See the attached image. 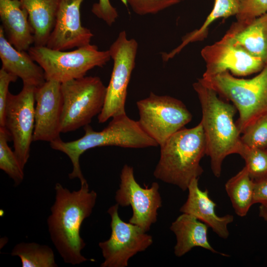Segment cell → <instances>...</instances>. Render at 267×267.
<instances>
[{"label": "cell", "instance_id": "obj_1", "mask_svg": "<svg viewBox=\"0 0 267 267\" xmlns=\"http://www.w3.org/2000/svg\"><path fill=\"white\" fill-rule=\"evenodd\" d=\"M55 201L47 221L51 240L64 262L73 265L88 260L82 254L86 243L80 235L83 221L92 213L97 193L88 182L70 191L56 183Z\"/></svg>", "mask_w": 267, "mask_h": 267}, {"label": "cell", "instance_id": "obj_2", "mask_svg": "<svg viewBox=\"0 0 267 267\" xmlns=\"http://www.w3.org/2000/svg\"><path fill=\"white\" fill-rule=\"evenodd\" d=\"M202 109L201 123L206 143V155L211 160L214 176L220 177L224 159L238 154L242 142L241 134L234 123V105L225 102L213 89L198 79L193 84Z\"/></svg>", "mask_w": 267, "mask_h": 267}, {"label": "cell", "instance_id": "obj_3", "mask_svg": "<svg viewBox=\"0 0 267 267\" xmlns=\"http://www.w3.org/2000/svg\"><path fill=\"white\" fill-rule=\"evenodd\" d=\"M160 146V155L153 175L183 191L203 172L200 161L206 155L203 127L200 122L192 128H182Z\"/></svg>", "mask_w": 267, "mask_h": 267}, {"label": "cell", "instance_id": "obj_4", "mask_svg": "<svg viewBox=\"0 0 267 267\" xmlns=\"http://www.w3.org/2000/svg\"><path fill=\"white\" fill-rule=\"evenodd\" d=\"M84 131L85 134L77 140L65 142L60 138L50 142L53 149L64 153L69 158L73 169L69 178H79L81 184L87 181L82 174L79 159L88 149L106 146L141 148L159 145L142 129L138 121L126 114L113 117L101 131H94L89 125L84 127Z\"/></svg>", "mask_w": 267, "mask_h": 267}, {"label": "cell", "instance_id": "obj_5", "mask_svg": "<svg viewBox=\"0 0 267 267\" xmlns=\"http://www.w3.org/2000/svg\"><path fill=\"white\" fill-rule=\"evenodd\" d=\"M198 80L233 103L239 112L236 124L240 134L267 114V63L251 79L237 78L225 71L211 76H202Z\"/></svg>", "mask_w": 267, "mask_h": 267}, {"label": "cell", "instance_id": "obj_6", "mask_svg": "<svg viewBox=\"0 0 267 267\" xmlns=\"http://www.w3.org/2000/svg\"><path fill=\"white\" fill-rule=\"evenodd\" d=\"M28 52L43 69L46 81L61 84L84 77L89 70L103 67L111 59L109 50H99L90 44L71 51L33 45Z\"/></svg>", "mask_w": 267, "mask_h": 267}, {"label": "cell", "instance_id": "obj_7", "mask_svg": "<svg viewBox=\"0 0 267 267\" xmlns=\"http://www.w3.org/2000/svg\"><path fill=\"white\" fill-rule=\"evenodd\" d=\"M62 109L61 132L67 133L85 127L101 111L106 87L97 76H84L61 84Z\"/></svg>", "mask_w": 267, "mask_h": 267}, {"label": "cell", "instance_id": "obj_8", "mask_svg": "<svg viewBox=\"0 0 267 267\" xmlns=\"http://www.w3.org/2000/svg\"><path fill=\"white\" fill-rule=\"evenodd\" d=\"M137 42L128 39L125 31L118 34L109 48L113 66L107 87L104 104L98 115V122L103 123L109 118L126 114L127 89L134 68L138 49Z\"/></svg>", "mask_w": 267, "mask_h": 267}, {"label": "cell", "instance_id": "obj_9", "mask_svg": "<svg viewBox=\"0 0 267 267\" xmlns=\"http://www.w3.org/2000/svg\"><path fill=\"white\" fill-rule=\"evenodd\" d=\"M136 106L140 127L159 146L192 118L181 101L168 95L150 92L148 97L137 101Z\"/></svg>", "mask_w": 267, "mask_h": 267}, {"label": "cell", "instance_id": "obj_10", "mask_svg": "<svg viewBox=\"0 0 267 267\" xmlns=\"http://www.w3.org/2000/svg\"><path fill=\"white\" fill-rule=\"evenodd\" d=\"M119 206L116 203L107 211L111 219V233L108 240L99 243L104 258L101 267H126L132 257L153 243L152 237L141 227L120 218Z\"/></svg>", "mask_w": 267, "mask_h": 267}, {"label": "cell", "instance_id": "obj_11", "mask_svg": "<svg viewBox=\"0 0 267 267\" xmlns=\"http://www.w3.org/2000/svg\"><path fill=\"white\" fill-rule=\"evenodd\" d=\"M37 87L23 84L18 94L8 93L4 112V128L13 142L14 152L23 168L30 157L35 128Z\"/></svg>", "mask_w": 267, "mask_h": 267}, {"label": "cell", "instance_id": "obj_12", "mask_svg": "<svg viewBox=\"0 0 267 267\" xmlns=\"http://www.w3.org/2000/svg\"><path fill=\"white\" fill-rule=\"evenodd\" d=\"M156 182L142 187L136 181L133 168L125 165L120 174L119 188L116 192L117 204L122 207L131 206L133 215L129 222L149 230L157 220L158 210L162 206V198Z\"/></svg>", "mask_w": 267, "mask_h": 267}, {"label": "cell", "instance_id": "obj_13", "mask_svg": "<svg viewBox=\"0 0 267 267\" xmlns=\"http://www.w3.org/2000/svg\"><path fill=\"white\" fill-rule=\"evenodd\" d=\"M201 55L206 64L203 77L225 71L246 76L260 72L266 63L246 51L225 35L220 41L202 48Z\"/></svg>", "mask_w": 267, "mask_h": 267}, {"label": "cell", "instance_id": "obj_14", "mask_svg": "<svg viewBox=\"0 0 267 267\" xmlns=\"http://www.w3.org/2000/svg\"><path fill=\"white\" fill-rule=\"evenodd\" d=\"M33 141L52 142L60 139L62 96L61 83L47 80L35 92Z\"/></svg>", "mask_w": 267, "mask_h": 267}, {"label": "cell", "instance_id": "obj_15", "mask_svg": "<svg viewBox=\"0 0 267 267\" xmlns=\"http://www.w3.org/2000/svg\"><path fill=\"white\" fill-rule=\"evenodd\" d=\"M84 0H60L54 28L46 46L67 50L90 44L93 34L81 23L80 8Z\"/></svg>", "mask_w": 267, "mask_h": 267}, {"label": "cell", "instance_id": "obj_16", "mask_svg": "<svg viewBox=\"0 0 267 267\" xmlns=\"http://www.w3.org/2000/svg\"><path fill=\"white\" fill-rule=\"evenodd\" d=\"M186 201L180 208V212L191 215L207 224L220 237L228 238L229 233L227 225L232 222L231 215L218 216L215 212L216 203L210 198L207 189L202 190L198 185V178L189 183Z\"/></svg>", "mask_w": 267, "mask_h": 267}, {"label": "cell", "instance_id": "obj_17", "mask_svg": "<svg viewBox=\"0 0 267 267\" xmlns=\"http://www.w3.org/2000/svg\"><path fill=\"white\" fill-rule=\"evenodd\" d=\"M0 19L8 42L19 51H28L34 44L33 31L27 11L18 0H0Z\"/></svg>", "mask_w": 267, "mask_h": 267}, {"label": "cell", "instance_id": "obj_18", "mask_svg": "<svg viewBox=\"0 0 267 267\" xmlns=\"http://www.w3.org/2000/svg\"><path fill=\"white\" fill-rule=\"evenodd\" d=\"M0 59L1 68L20 78L23 84L38 88L46 81L42 68L26 51H19L7 41L0 26Z\"/></svg>", "mask_w": 267, "mask_h": 267}, {"label": "cell", "instance_id": "obj_19", "mask_svg": "<svg viewBox=\"0 0 267 267\" xmlns=\"http://www.w3.org/2000/svg\"><path fill=\"white\" fill-rule=\"evenodd\" d=\"M225 35L249 53L267 63V12L252 19L236 20Z\"/></svg>", "mask_w": 267, "mask_h": 267}, {"label": "cell", "instance_id": "obj_20", "mask_svg": "<svg viewBox=\"0 0 267 267\" xmlns=\"http://www.w3.org/2000/svg\"><path fill=\"white\" fill-rule=\"evenodd\" d=\"M208 226L194 216L182 213L172 223L170 229L176 235V244L174 254L180 257L195 247H199L213 253L226 256L216 251L208 239Z\"/></svg>", "mask_w": 267, "mask_h": 267}, {"label": "cell", "instance_id": "obj_21", "mask_svg": "<svg viewBox=\"0 0 267 267\" xmlns=\"http://www.w3.org/2000/svg\"><path fill=\"white\" fill-rule=\"evenodd\" d=\"M28 12L34 45L46 46L54 28L60 0H18Z\"/></svg>", "mask_w": 267, "mask_h": 267}, {"label": "cell", "instance_id": "obj_22", "mask_svg": "<svg viewBox=\"0 0 267 267\" xmlns=\"http://www.w3.org/2000/svg\"><path fill=\"white\" fill-rule=\"evenodd\" d=\"M254 184L245 166L225 184L232 207L239 217L245 216L254 204Z\"/></svg>", "mask_w": 267, "mask_h": 267}, {"label": "cell", "instance_id": "obj_23", "mask_svg": "<svg viewBox=\"0 0 267 267\" xmlns=\"http://www.w3.org/2000/svg\"><path fill=\"white\" fill-rule=\"evenodd\" d=\"M239 9V0H215L213 7L206 19L197 29L184 36L178 46L181 50L188 44L203 41L207 38L210 26L216 20L236 15Z\"/></svg>", "mask_w": 267, "mask_h": 267}, {"label": "cell", "instance_id": "obj_24", "mask_svg": "<svg viewBox=\"0 0 267 267\" xmlns=\"http://www.w3.org/2000/svg\"><path fill=\"white\" fill-rule=\"evenodd\" d=\"M11 255L20 258L22 267H57L52 249L46 245L21 242L13 248Z\"/></svg>", "mask_w": 267, "mask_h": 267}, {"label": "cell", "instance_id": "obj_25", "mask_svg": "<svg viewBox=\"0 0 267 267\" xmlns=\"http://www.w3.org/2000/svg\"><path fill=\"white\" fill-rule=\"evenodd\" d=\"M10 138L6 129L0 127V169L12 179L15 186H18L24 179V168L8 145Z\"/></svg>", "mask_w": 267, "mask_h": 267}, {"label": "cell", "instance_id": "obj_26", "mask_svg": "<svg viewBox=\"0 0 267 267\" xmlns=\"http://www.w3.org/2000/svg\"><path fill=\"white\" fill-rule=\"evenodd\" d=\"M238 154L245 161V167L254 181L267 177V148L250 147L242 143Z\"/></svg>", "mask_w": 267, "mask_h": 267}, {"label": "cell", "instance_id": "obj_27", "mask_svg": "<svg viewBox=\"0 0 267 267\" xmlns=\"http://www.w3.org/2000/svg\"><path fill=\"white\" fill-rule=\"evenodd\" d=\"M242 134V144L250 147L267 148V114L248 126Z\"/></svg>", "mask_w": 267, "mask_h": 267}, {"label": "cell", "instance_id": "obj_28", "mask_svg": "<svg viewBox=\"0 0 267 267\" xmlns=\"http://www.w3.org/2000/svg\"><path fill=\"white\" fill-rule=\"evenodd\" d=\"M139 15L155 14L182 1V0H125Z\"/></svg>", "mask_w": 267, "mask_h": 267}, {"label": "cell", "instance_id": "obj_29", "mask_svg": "<svg viewBox=\"0 0 267 267\" xmlns=\"http://www.w3.org/2000/svg\"><path fill=\"white\" fill-rule=\"evenodd\" d=\"M267 12V0H239L236 20H250Z\"/></svg>", "mask_w": 267, "mask_h": 267}, {"label": "cell", "instance_id": "obj_30", "mask_svg": "<svg viewBox=\"0 0 267 267\" xmlns=\"http://www.w3.org/2000/svg\"><path fill=\"white\" fill-rule=\"evenodd\" d=\"M91 11L109 26L116 22L119 16L116 8L111 4L110 0H98L92 5Z\"/></svg>", "mask_w": 267, "mask_h": 267}, {"label": "cell", "instance_id": "obj_31", "mask_svg": "<svg viewBox=\"0 0 267 267\" xmlns=\"http://www.w3.org/2000/svg\"><path fill=\"white\" fill-rule=\"evenodd\" d=\"M17 77L8 73L3 69H0V127H4V112L10 84L15 82Z\"/></svg>", "mask_w": 267, "mask_h": 267}, {"label": "cell", "instance_id": "obj_32", "mask_svg": "<svg viewBox=\"0 0 267 267\" xmlns=\"http://www.w3.org/2000/svg\"><path fill=\"white\" fill-rule=\"evenodd\" d=\"M254 204L267 203V177L254 180Z\"/></svg>", "mask_w": 267, "mask_h": 267}, {"label": "cell", "instance_id": "obj_33", "mask_svg": "<svg viewBox=\"0 0 267 267\" xmlns=\"http://www.w3.org/2000/svg\"><path fill=\"white\" fill-rule=\"evenodd\" d=\"M259 216L267 222V203L261 204L260 206Z\"/></svg>", "mask_w": 267, "mask_h": 267}, {"label": "cell", "instance_id": "obj_34", "mask_svg": "<svg viewBox=\"0 0 267 267\" xmlns=\"http://www.w3.org/2000/svg\"></svg>", "mask_w": 267, "mask_h": 267}]
</instances>
